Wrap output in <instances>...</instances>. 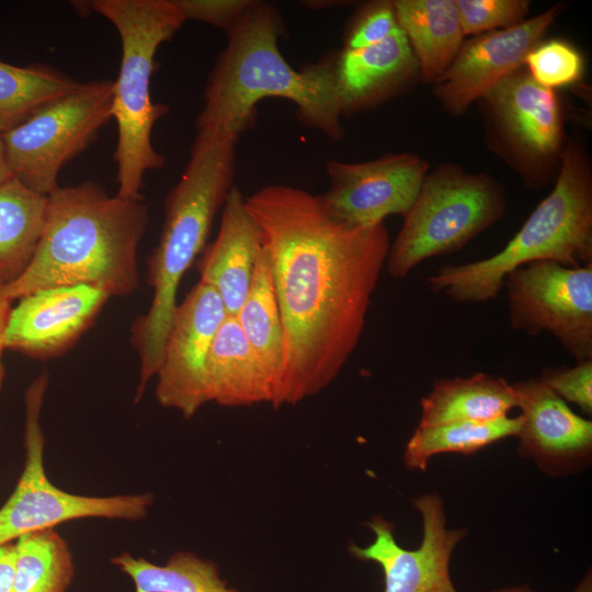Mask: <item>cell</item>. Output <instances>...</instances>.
<instances>
[{
  "mask_svg": "<svg viewBox=\"0 0 592 592\" xmlns=\"http://www.w3.org/2000/svg\"><path fill=\"white\" fill-rule=\"evenodd\" d=\"M263 234L283 328L281 405L328 387L362 335L390 241L384 223L353 227L320 195L283 184L246 197Z\"/></svg>",
  "mask_w": 592,
  "mask_h": 592,
  "instance_id": "1",
  "label": "cell"
},
{
  "mask_svg": "<svg viewBox=\"0 0 592 592\" xmlns=\"http://www.w3.org/2000/svg\"><path fill=\"white\" fill-rule=\"evenodd\" d=\"M148 224L144 200L110 196L96 182L47 196L42 235L26 271L0 292L11 301L34 292L87 285L111 296L139 286L137 250Z\"/></svg>",
  "mask_w": 592,
  "mask_h": 592,
  "instance_id": "2",
  "label": "cell"
},
{
  "mask_svg": "<svg viewBox=\"0 0 592 592\" xmlns=\"http://www.w3.org/2000/svg\"><path fill=\"white\" fill-rule=\"evenodd\" d=\"M282 31L277 10L253 0L227 32V45L207 79L197 130H226L240 137L252 126L257 104L275 96L293 102L307 126L333 140L344 136L335 56L295 70L280 52Z\"/></svg>",
  "mask_w": 592,
  "mask_h": 592,
  "instance_id": "3",
  "label": "cell"
},
{
  "mask_svg": "<svg viewBox=\"0 0 592 592\" xmlns=\"http://www.w3.org/2000/svg\"><path fill=\"white\" fill-rule=\"evenodd\" d=\"M238 139L230 132L197 130L185 169L166 197L160 239L148 260L152 300L133 329L140 356L136 400L161 364L180 282L204 249L216 213L234 186Z\"/></svg>",
  "mask_w": 592,
  "mask_h": 592,
  "instance_id": "4",
  "label": "cell"
},
{
  "mask_svg": "<svg viewBox=\"0 0 592 592\" xmlns=\"http://www.w3.org/2000/svg\"><path fill=\"white\" fill-rule=\"evenodd\" d=\"M537 260L569 267L592 264V164L578 137H568L550 193L501 251L465 264H445L426 282L430 291L457 303L483 304L497 298L510 272Z\"/></svg>",
  "mask_w": 592,
  "mask_h": 592,
  "instance_id": "5",
  "label": "cell"
},
{
  "mask_svg": "<svg viewBox=\"0 0 592 592\" xmlns=\"http://www.w3.org/2000/svg\"><path fill=\"white\" fill-rule=\"evenodd\" d=\"M89 7L114 25L122 44L111 109L117 125L116 195L141 200L145 174L166 163L151 141L155 124L169 112L150 98L155 56L185 20L172 0H93Z\"/></svg>",
  "mask_w": 592,
  "mask_h": 592,
  "instance_id": "6",
  "label": "cell"
},
{
  "mask_svg": "<svg viewBox=\"0 0 592 592\" xmlns=\"http://www.w3.org/2000/svg\"><path fill=\"white\" fill-rule=\"evenodd\" d=\"M503 186L491 175L446 162L429 171L390 243L385 266L405 278L428 258L459 251L506 212Z\"/></svg>",
  "mask_w": 592,
  "mask_h": 592,
  "instance_id": "7",
  "label": "cell"
},
{
  "mask_svg": "<svg viewBox=\"0 0 592 592\" xmlns=\"http://www.w3.org/2000/svg\"><path fill=\"white\" fill-rule=\"evenodd\" d=\"M477 102L487 147L527 189L554 184L569 137L556 91L537 84L523 65Z\"/></svg>",
  "mask_w": 592,
  "mask_h": 592,
  "instance_id": "8",
  "label": "cell"
},
{
  "mask_svg": "<svg viewBox=\"0 0 592 592\" xmlns=\"http://www.w3.org/2000/svg\"><path fill=\"white\" fill-rule=\"evenodd\" d=\"M113 81L80 84L0 135L12 179L48 196L58 187L61 168L84 151L112 118Z\"/></svg>",
  "mask_w": 592,
  "mask_h": 592,
  "instance_id": "9",
  "label": "cell"
},
{
  "mask_svg": "<svg viewBox=\"0 0 592 592\" xmlns=\"http://www.w3.org/2000/svg\"><path fill=\"white\" fill-rule=\"evenodd\" d=\"M47 385V375L43 374L25 392V462L14 491L0 508V545L71 520H141L153 502L151 493L88 497L66 492L52 483L44 468L45 439L41 428Z\"/></svg>",
  "mask_w": 592,
  "mask_h": 592,
  "instance_id": "10",
  "label": "cell"
},
{
  "mask_svg": "<svg viewBox=\"0 0 592 592\" xmlns=\"http://www.w3.org/2000/svg\"><path fill=\"white\" fill-rule=\"evenodd\" d=\"M503 287L515 331L549 333L577 362L592 358V264L533 261L510 272Z\"/></svg>",
  "mask_w": 592,
  "mask_h": 592,
  "instance_id": "11",
  "label": "cell"
},
{
  "mask_svg": "<svg viewBox=\"0 0 592 592\" xmlns=\"http://www.w3.org/2000/svg\"><path fill=\"white\" fill-rule=\"evenodd\" d=\"M422 521V540L417 549L401 547L395 525L380 515L367 522L375 538L366 547L351 544L350 554L362 561L379 565L384 592H459L451 577V559L467 536L464 527L447 526L444 502L436 492L411 500Z\"/></svg>",
  "mask_w": 592,
  "mask_h": 592,
  "instance_id": "12",
  "label": "cell"
},
{
  "mask_svg": "<svg viewBox=\"0 0 592 592\" xmlns=\"http://www.w3.org/2000/svg\"><path fill=\"white\" fill-rule=\"evenodd\" d=\"M429 167L412 152L362 162L331 160L326 166L329 186L320 197L339 221L353 227L376 226L387 216L407 214Z\"/></svg>",
  "mask_w": 592,
  "mask_h": 592,
  "instance_id": "13",
  "label": "cell"
},
{
  "mask_svg": "<svg viewBox=\"0 0 592 592\" xmlns=\"http://www.w3.org/2000/svg\"><path fill=\"white\" fill-rule=\"evenodd\" d=\"M225 317L219 295L201 281L177 306L156 374V397L161 406L187 419L206 403V362Z\"/></svg>",
  "mask_w": 592,
  "mask_h": 592,
  "instance_id": "14",
  "label": "cell"
},
{
  "mask_svg": "<svg viewBox=\"0 0 592 592\" xmlns=\"http://www.w3.org/2000/svg\"><path fill=\"white\" fill-rule=\"evenodd\" d=\"M558 3L519 25L464 41L454 60L433 84V94L452 116L464 115L504 78L524 65L562 11Z\"/></svg>",
  "mask_w": 592,
  "mask_h": 592,
  "instance_id": "15",
  "label": "cell"
},
{
  "mask_svg": "<svg viewBox=\"0 0 592 592\" xmlns=\"http://www.w3.org/2000/svg\"><path fill=\"white\" fill-rule=\"evenodd\" d=\"M522 424L519 454L545 474L563 477L591 464L592 421L574 413L538 378L512 384Z\"/></svg>",
  "mask_w": 592,
  "mask_h": 592,
  "instance_id": "16",
  "label": "cell"
},
{
  "mask_svg": "<svg viewBox=\"0 0 592 592\" xmlns=\"http://www.w3.org/2000/svg\"><path fill=\"white\" fill-rule=\"evenodd\" d=\"M109 298L87 285L46 288L21 297L10 310L5 349L36 358L59 355L91 326Z\"/></svg>",
  "mask_w": 592,
  "mask_h": 592,
  "instance_id": "17",
  "label": "cell"
},
{
  "mask_svg": "<svg viewBox=\"0 0 592 592\" xmlns=\"http://www.w3.org/2000/svg\"><path fill=\"white\" fill-rule=\"evenodd\" d=\"M420 82L418 60L400 29L385 41L335 56V86L341 114L372 110Z\"/></svg>",
  "mask_w": 592,
  "mask_h": 592,
  "instance_id": "18",
  "label": "cell"
},
{
  "mask_svg": "<svg viewBox=\"0 0 592 592\" xmlns=\"http://www.w3.org/2000/svg\"><path fill=\"white\" fill-rule=\"evenodd\" d=\"M262 247V230L249 212L246 197L234 185L223 205L218 235L197 264L200 281L217 292L226 315H238Z\"/></svg>",
  "mask_w": 592,
  "mask_h": 592,
  "instance_id": "19",
  "label": "cell"
},
{
  "mask_svg": "<svg viewBox=\"0 0 592 592\" xmlns=\"http://www.w3.org/2000/svg\"><path fill=\"white\" fill-rule=\"evenodd\" d=\"M206 402L227 407L273 403V390L236 317L226 315L212 343L205 371Z\"/></svg>",
  "mask_w": 592,
  "mask_h": 592,
  "instance_id": "20",
  "label": "cell"
},
{
  "mask_svg": "<svg viewBox=\"0 0 592 592\" xmlns=\"http://www.w3.org/2000/svg\"><path fill=\"white\" fill-rule=\"evenodd\" d=\"M394 8L418 60L420 82L433 86L465 41L455 0H395Z\"/></svg>",
  "mask_w": 592,
  "mask_h": 592,
  "instance_id": "21",
  "label": "cell"
},
{
  "mask_svg": "<svg viewBox=\"0 0 592 592\" xmlns=\"http://www.w3.org/2000/svg\"><path fill=\"white\" fill-rule=\"evenodd\" d=\"M418 428L454 422H487L505 415L516 407V394L502 377L476 373L434 382L421 400Z\"/></svg>",
  "mask_w": 592,
  "mask_h": 592,
  "instance_id": "22",
  "label": "cell"
},
{
  "mask_svg": "<svg viewBox=\"0 0 592 592\" xmlns=\"http://www.w3.org/2000/svg\"><path fill=\"white\" fill-rule=\"evenodd\" d=\"M270 379L274 408L281 407L283 328L271 262L264 246L258 257L247 296L236 316Z\"/></svg>",
  "mask_w": 592,
  "mask_h": 592,
  "instance_id": "23",
  "label": "cell"
},
{
  "mask_svg": "<svg viewBox=\"0 0 592 592\" xmlns=\"http://www.w3.org/2000/svg\"><path fill=\"white\" fill-rule=\"evenodd\" d=\"M47 196L16 180L0 185V289L16 281L35 254L45 220Z\"/></svg>",
  "mask_w": 592,
  "mask_h": 592,
  "instance_id": "24",
  "label": "cell"
},
{
  "mask_svg": "<svg viewBox=\"0 0 592 592\" xmlns=\"http://www.w3.org/2000/svg\"><path fill=\"white\" fill-rule=\"evenodd\" d=\"M80 84L65 72L44 64L15 66L0 61V135Z\"/></svg>",
  "mask_w": 592,
  "mask_h": 592,
  "instance_id": "25",
  "label": "cell"
},
{
  "mask_svg": "<svg viewBox=\"0 0 592 592\" xmlns=\"http://www.w3.org/2000/svg\"><path fill=\"white\" fill-rule=\"evenodd\" d=\"M111 562L132 579L134 592H238L220 579L215 562L191 551L173 554L163 566L126 551Z\"/></svg>",
  "mask_w": 592,
  "mask_h": 592,
  "instance_id": "26",
  "label": "cell"
},
{
  "mask_svg": "<svg viewBox=\"0 0 592 592\" xmlns=\"http://www.w3.org/2000/svg\"><path fill=\"white\" fill-rule=\"evenodd\" d=\"M521 424V415H505L487 422H454L417 428L403 451V464L410 470L424 471L435 455L475 454L496 442L516 436Z\"/></svg>",
  "mask_w": 592,
  "mask_h": 592,
  "instance_id": "27",
  "label": "cell"
},
{
  "mask_svg": "<svg viewBox=\"0 0 592 592\" xmlns=\"http://www.w3.org/2000/svg\"><path fill=\"white\" fill-rule=\"evenodd\" d=\"M15 548L13 592H67L76 571L73 556L55 528L27 533Z\"/></svg>",
  "mask_w": 592,
  "mask_h": 592,
  "instance_id": "28",
  "label": "cell"
},
{
  "mask_svg": "<svg viewBox=\"0 0 592 592\" xmlns=\"http://www.w3.org/2000/svg\"><path fill=\"white\" fill-rule=\"evenodd\" d=\"M524 67L537 84L556 90L581 80L584 59L580 50L568 41L542 39L527 54Z\"/></svg>",
  "mask_w": 592,
  "mask_h": 592,
  "instance_id": "29",
  "label": "cell"
},
{
  "mask_svg": "<svg viewBox=\"0 0 592 592\" xmlns=\"http://www.w3.org/2000/svg\"><path fill=\"white\" fill-rule=\"evenodd\" d=\"M464 35L505 30L521 24L530 11L527 0H455Z\"/></svg>",
  "mask_w": 592,
  "mask_h": 592,
  "instance_id": "30",
  "label": "cell"
},
{
  "mask_svg": "<svg viewBox=\"0 0 592 592\" xmlns=\"http://www.w3.org/2000/svg\"><path fill=\"white\" fill-rule=\"evenodd\" d=\"M399 25L394 1H374L363 5L345 34L344 49H360L378 44L392 35Z\"/></svg>",
  "mask_w": 592,
  "mask_h": 592,
  "instance_id": "31",
  "label": "cell"
},
{
  "mask_svg": "<svg viewBox=\"0 0 592 592\" xmlns=\"http://www.w3.org/2000/svg\"><path fill=\"white\" fill-rule=\"evenodd\" d=\"M537 378L562 400L592 414V358L578 361L571 367H547Z\"/></svg>",
  "mask_w": 592,
  "mask_h": 592,
  "instance_id": "32",
  "label": "cell"
},
{
  "mask_svg": "<svg viewBox=\"0 0 592 592\" xmlns=\"http://www.w3.org/2000/svg\"><path fill=\"white\" fill-rule=\"evenodd\" d=\"M172 2L185 21H202L227 33L253 0H172Z\"/></svg>",
  "mask_w": 592,
  "mask_h": 592,
  "instance_id": "33",
  "label": "cell"
},
{
  "mask_svg": "<svg viewBox=\"0 0 592 592\" xmlns=\"http://www.w3.org/2000/svg\"><path fill=\"white\" fill-rule=\"evenodd\" d=\"M15 561V542L0 545V592H13Z\"/></svg>",
  "mask_w": 592,
  "mask_h": 592,
  "instance_id": "34",
  "label": "cell"
},
{
  "mask_svg": "<svg viewBox=\"0 0 592 592\" xmlns=\"http://www.w3.org/2000/svg\"><path fill=\"white\" fill-rule=\"evenodd\" d=\"M11 303L12 301L0 292V390L4 378V367L1 361V356L3 350L5 349L4 334L10 310L12 308Z\"/></svg>",
  "mask_w": 592,
  "mask_h": 592,
  "instance_id": "35",
  "label": "cell"
},
{
  "mask_svg": "<svg viewBox=\"0 0 592 592\" xmlns=\"http://www.w3.org/2000/svg\"><path fill=\"white\" fill-rule=\"evenodd\" d=\"M11 179H12V175H11V173L9 171V168H8V164H7L4 150H3V145H2L1 137H0V185L5 183L7 181H9Z\"/></svg>",
  "mask_w": 592,
  "mask_h": 592,
  "instance_id": "36",
  "label": "cell"
},
{
  "mask_svg": "<svg viewBox=\"0 0 592 592\" xmlns=\"http://www.w3.org/2000/svg\"><path fill=\"white\" fill-rule=\"evenodd\" d=\"M571 592H592V571L589 569Z\"/></svg>",
  "mask_w": 592,
  "mask_h": 592,
  "instance_id": "37",
  "label": "cell"
},
{
  "mask_svg": "<svg viewBox=\"0 0 592 592\" xmlns=\"http://www.w3.org/2000/svg\"><path fill=\"white\" fill-rule=\"evenodd\" d=\"M489 592H536V591L532 590L527 585H514V587H506V588L496 589V590H492V591H489Z\"/></svg>",
  "mask_w": 592,
  "mask_h": 592,
  "instance_id": "38",
  "label": "cell"
}]
</instances>
